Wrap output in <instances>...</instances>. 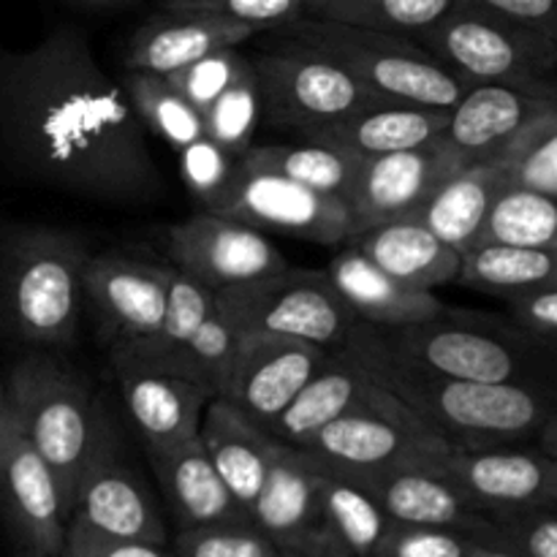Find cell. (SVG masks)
I'll list each match as a JSON object with an SVG mask.
<instances>
[{
  "label": "cell",
  "instance_id": "obj_1",
  "mask_svg": "<svg viewBox=\"0 0 557 557\" xmlns=\"http://www.w3.org/2000/svg\"><path fill=\"white\" fill-rule=\"evenodd\" d=\"M0 161L27 183L107 205H150L163 194L123 87L71 25L36 47H0Z\"/></svg>",
  "mask_w": 557,
  "mask_h": 557
},
{
  "label": "cell",
  "instance_id": "obj_2",
  "mask_svg": "<svg viewBox=\"0 0 557 557\" xmlns=\"http://www.w3.org/2000/svg\"><path fill=\"white\" fill-rule=\"evenodd\" d=\"M370 373L400 397L430 430L460 449H495L536 441L555 413L553 386L484 384L419 370L381 351L370 324H359Z\"/></svg>",
  "mask_w": 557,
  "mask_h": 557
},
{
  "label": "cell",
  "instance_id": "obj_3",
  "mask_svg": "<svg viewBox=\"0 0 557 557\" xmlns=\"http://www.w3.org/2000/svg\"><path fill=\"white\" fill-rule=\"evenodd\" d=\"M5 413L52 471L69 520L87 468L117 435L92 384L69 362L36 348L11 368Z\"/></svg>",
  "mask_w": 557,
  "mask_h": 557
},
{
  "label": "cell",
  "instance_id": "obj_4",
  "mask_svg": "<svg viewBox=\"0 0 557 557\" xmlns=\"http://www.w3.org/2000/svg\"><path fill=\"white\" fill-rule=\"evenodd\" d=\"M85 239L69 228L0 226V337L58 351L76 337Z\"/></svg>",
  "mask_w": 557,
  "mask_h": 557
},
{
  "label": "cell",
  "instance_id": "obj_5",
  "mask_svg": "<svg viewBox=\"0 0 557 557\" xmlns=\"http://www.w3.org/2000/svg\"><path fill=\"white\" fill-rule=\"evenodd\" d=\"M373 330L375 346L400 362L435 375L484 384H544L553 348L539 346L506 315L444 308L428 321Z\"/></svg>",
  "mask_w": 557,
  "mask_h": 557
},
{
  "label": "cell",
  "instance_id": "obj_6",
  "mask_svg": "<svg viewBox=\"0 0 557 557\" xmlns=\"http://www.w3.org/2000/svg\"><path fill=\"white\" fill-rule=\"evenodd\" d=\"M413 38L466 87L500 85L557 103L555 38L473 0H455L441 20Z\"/></svg>",
  "mask_w": 557,
  "mask_h": 557
},
{
  "label": "cell",
  "instance_id": "obj_7",
  "mask_svg": "<svg viewBox=\"0 0 557 557\" xmlns=\"http://www.w3.org/2000/svg\"><path fill=\"white\" fill-rule=\"evenodd\" d=\"M275 36L297 38L324 52L379 101L451 109L468 90L417 38L400 33L299 16L277 27Z\"/></svg>",
  "mask_w": 557,
  "mask_h": 557
},
{
  "label": "cell",
  "instance_id": "obj_8",
  "mask_svg": "<svg viewBox=\"0 0 557 557\" xmlns=\"http://www.w3.org/2000/svg\"><path fill=\"white\" fill-rule=\"evenodd\" d=\"M449 446L400 397L373 379L348 411L310 435L299 449L332 471L362 479L408 462L433 466Z\"/></svg>",
  "mask_w": 557,
  "mask_h": 557
},
{
  "label": "cell",
  "instance_id": "obj_9",
  "mask_svg": "<svg viewBox=\"0 0 557 557\" xmlns=\"http://www.w3.org/2000/svg\"><path fill=\"white\" fill-rule=\"evenodd\" d=\"M277 47L253 54L261 120L310 139L357 109L379 101L319 49L281 36Z\"/></svg>",
  "mask_w": 557,
  "mask_h": 557
},
{
  "label": "cell",
  "instance_id": "obj_10",
  "mask_svg": "<svg viewBox=\"0 0 557 557\" xmlns=\"http://www.w3.org/2000/svg\"><path fill=\"white\" fill-rule=\"evenodd\" d=\"M215 308L243 332L335 348L359 326L326 272L283 267L261 281L215 292Z\"/></svg>",
  "mask_w": 557,
  "mask_h": 557
},
{
  "label": "cell",
  "instance_id": "obj_11",
  "mask_svg": "<svg viewBox=\"0 0 557 557\" xmlns=\"http://www.w3.org/2000/svg\"><path fill=\"white\" fill-rule=\"evenodd\" d=\"M210 212L237 218L259 232H277L321 245H343L354 232L346 199L319 194L243 161Z\"/></svg>",
  "mask_w": 557,
  "mask_h": 557
},
{
  "label": "cell",
  "instance_id": "obj_12",
  "mask_svg": "<svg viewBox=\"0 0 557 557\" xmlns=\"http://www.w3.org/2000/svg\"><path fill=\"white\" fill-rule=\"evenodd\" d=\"M166 248L174 270L194 277L212 294L239 283L261 281L288 267L264 232L237 218L207 210L169 226Z\"/></svg>",
  "mask_w": 557,
  "mask_h": 557
},
{
  "label": "cell",
  "instance_id": "obj_13",
  "mask_svg": "<svg viewBox=\"0 0 557 557\" xmlns=\"http://www.w3.org/2000/svg\"><path fill=\"white\" fill-rule=\"evenodd\" d=\"M0 515L22 557H63L69 520L58 482L9 413L0 435Z\"/></svg>",
  "mask_w": 557,
  "mask_h": 557
},
{
  "label": "cell",
  "instance_id": "obj_14",
  "mask_svg": "<svg viewBox=\"0 0 557 557\" xmlns=\"http://www.w3.org/2000/svg\"><path fill=\"white\" fill-rule=\"evenodd\" d=\"M435 468L482 515L557 506V462L539 449L449 446Z\"/></svg>",
  "mask_w": 557,
  "mask_h": 557
},
{
  "label": "cell",
  "instance_id": "obj_15",
  "mask_svg": "<svg viewBox=\"0 0 557 557\" xmlns=\"http://www.w3.org/2000/svg\"><path fill=\"white\" fill-rule=\"evenodd\" d=\"M65 528L109 542L166 544V522L139 473L120 457V435L87 468Z\"/></svg>",
  "mask_w": 557,
  "mask_h": 557
},
{
  "label": "cell",
  "instance_id": "obj_16",
  "mask_svg": "<svg viewBox=\"0 0 557 557\" xmlns=\"http://www.w3.org/2000/svg\"><path fill=\"white\" fill-rule=\"evenodd\" d=\"M462 166L468 163L438 139L413 150L362 158L346 196L354 223L351 239L368 228L417 212L422 201Z\"/></svg>",
  "mask_w": 557,
  "mask_h": 557
},
{
  "label": "cell",
  "instance_id": "obj_17",
  "mask_svg": "<svg viewBox=\"0 0 557 557\" xmlns=\"http://www.w3.org/2000/svg\"><path fill=\"white\" fill-rule=\"evenodd\" d=\"M324 357L326 348L313 343L243 332L232 373L218 397L270 428L277 413L308 384Z\"/></svg>",
  "mask_w": 557,
  "mask_h": 557
},
{
  "label": "cell",
  "instance_id": "obj_18",
  "mask_svg": "<svg viewBox=\"0 0 557 557\" xmlns=\"http://www.w3.org/2000/svg\"><path fill=\"white\" fill-rule=\"evenodd\" d=\"M172 264L103 253L87 256L82 267V294L92 302L109 343L145 337L166 315Z\"/></svg>",
  "mask_w": 557,
  "mask_h": 557
},
{
  "label": "cell",
  "instance_id": "obj_19",
  "mask_svg": "<svg viewBox=\"0 0 557 557\" xmlns=\"http://www.w3.org/2000/svg\"><path fill=\"white\" fill-rule=\"evenodd\" d=\"M354 482L362 484L397 525L449 528V531L466 533L479 544L490 542V531H493L490 517L473 509L462 498L460 490L435 468V462L433 466L408 462V466L368 473Z\"/></svg>",
  "mask_w": 557,
  "mask_h": 557
},
{
  "label": "cell",
  "instance_id": "obj_20",
  "mask_svg": "<svg viewBox=\"0 0 557 557\" xmlns=\"http://www.w3.org/2000/svg\"><path fill=\"white\" fill-rule=\"evenodd\" d=\"M370 384H373V373H370L368 351H364L357 326L341 346L326 351L308 384L297 392V397L277 413L275 422L267 430L281 444L302 446L324 424L348 411Z\"/></svg>",
  "mask_w": 557,
  "mask_h": 557
},
{
  "label": "cell",
  "instance_id": "obj_21",
  "mask_svg": "<svg viewBox=\"0 0 557 557\" xmlns=\"http://www.w3.org/2000/svg\"><path fill=\"white\" fill-rule=\"evenodd\" d=\"M261 33L259 27L226 16L201 11H161L134 30L123 54L125 71L166 76L205 54L243 41Z\"/></svg>",
  "mask_w": 557,
  "mask_h": 557
},
{
  "label": "cell",
  "instance_id": "obj_22",
  "mask_svg": "<svg viewBox=\"0 0 557 557\" xmlns=\"http://www.w3.org/2000/svg\"><path fill=\"white\" fill-rule=\"evenodd\" d=\"M315 476L319 462L299 446L283 444L261 482L248 520L277 549L310 555L315 533Z\"/></svg>",
  "mask_w": 557,
  "mask_h": 557
},
{
  "label": "cell",
  "instance_id": "obj_23",
  "mask_svg": "<svg viewBox=\"0 0 557 557\" xmlns=\"http://www.w3.org/2000/svg\"><path fill=\"white\" fill-rule=\"evenodd\" d=\"M199 441L221 482L248 517L261 482L275 460L281 441L239 411L234 403L212 397L199 424Z\"/></svg>",
  "mask_w": 557,
  "mask_h": 557
},
{
  "label": "cell",
  "instance_id": "obj_24",
  "mask_svg": "<svg viewBox=\"0 0 557 557\" xmlns=\"http://www.w3.org/2000/svg\"><path fill=\"white\" fill-rule=\"evenodd\" d=\"M389 528L392 520L362 484L319 462L315 533L308 557H375Z\"/></svg>",
  "mask_w": 557,
  "mask_h": 557
},
{
  "label": "cell",
  "instance_id": "obj_25",
  "mask_svg": "<svg viewBox=\"0 0 557 557\" xmlns=\"http://www.w3.org/2000/svg\"><path fill=\"white\" fill-rule=\"evenodd\" d=\"M555 101L525 96L500 85H473L449 109V123L438 141L462 163L493 158L515 139L517 131Z\"/></svg>",
  "mask_w": 557,
  "mask_h": 557
},
{
  "label": "cell",
  "instance_id": "obj_26",
  "mask_svg": "<svg viewBox=\"0 0 557 557\" xmlns=\"http://www.w3.org/2000/svg\"><path fill=\"white\" fill-rule=\"evenodd\" d=\"M125 411L145 451H166L199 435L201 417L215 392L180 375H117Z\"/></svg>",
  "mask_w": 557,
  "mask_h": 557
},
{
  "label": "cell",
  "instance_id": "obj_27",
  "mask_svg": "<svg viewBox=\"0 0 557 557\" xmlns=\"http://www.w3.org/2000/svg\"><path fill=\"white\" fill-rule=\"evenodd\" d=\"M324 272L354 315L379 330L428 321L446 308L433 292H417L392 281L354 243H343Z\"/></svg>",
  "mask_w": 557,
  "mask_h": 557
},
{
  "label": "cell",
  "instance_id": "obj_28",
  "mask_svg": "<svg viewBox=\"0 0 557 557\" xmlns=\"http://www.w3.org/2000/svg\"><path fill=\"white\" fill-rule=\"evenodd\" d=\"M215 305V294L188 277L185 272L172 267V281H169L166 315L161 326L145 337L134 341L112 343V370L114 375H180L185 370V348L190 337L199 330L201 321Z\"/></svg>",
  "mask_w": 557,
  "mask_h": 557
},
{
  "label": "cell",
  "instance_id": "obj_29",
  "mask_svg": "<svg viewBox=\"0 0 557 557\" xmlns=\"http://www.w3.org/2000/svg\"><path fill=\"white\" fill-rule=\"evenodd\" d=\"M161 493L183 528L218 525V522L248 520L237 500L212 468L199 435L166 451H147Z\"/></svg>",
  "mask_w": 557,
  "mask_h": 557
},
{
  "label": "cell",
  "instance_id": "obj_30",
  "mask_svg": "<svg viewBox=\"0 0 557 557\" xmlns=\"http://www.w3.org/2000/svg\"><path fill=\"white\" fill-rule=\"evenodd\" d=\"M446 123H449V109L373 101L302 141H319L359 158H373L430 145L438 139Z\"/></svg>",
  "mask_w": 557,
  "mask_h": 557
},
{
  "label": "cell",
  "instance_id": "obj_31",
  "mask_svg": "<svg viewBox=\"0 0 557 557\" xmlns=\"http://www.w3.org/2000/svg\"><path fill=\"white\" fill-rule=\"evenodd\" d=\"M348 243L357 245L392 281L417 292L455 283L460 270V253L413 218L386 221Z\"/></svg>",
  "mask_w": 557,
  "mask_h": 557
},
{
  "label": "cell",
  "instance_id": "obj_32",
  "mask_svg": "<svg viewBox=\"0 0 557 557\" xmlns=\"http://www.w3.org/2000/svg\"><path fill=\"white\" fill-rule=\"evenodd\" d=\"M504 188L506 183L500 158H484V161L468 163L460 172L451 174L449 180H444L422 201V207L408 218L419 221L435 237L451 245L457 253H462L473 245L490 205Z\"/></svg>",
  "mask_w": 557,
  "mask_h": 557
},
{
  "label": "cell",
  "instance_id": "obj_33",
  "mask_svg": "<svg viewBox=\"0 0 557 557\" xmlns=\"http://www.w3.org/2000/svg\"><path fill=\"white\" fill-rule=\"evenodd\" d=\"M457 281L509 299L533 286L557 281V250L515 248V245H471L460 253Z\"/></svg>",
  "mask_w": 557,
  "mask_h": 557
},
{
  "label": "cell",
  "instance_id": "obj_34",
  "mask_svg": "<svg viewBox=\"0 0 557 557\" xmlns=\"http://www.w3.org/2000/svg\"><path fill=\"white\" fill-rule=\"evenodd\" d=\"M239 161L281 174L319 194L346 199L362 158L319 141H302V145H250Z\"/></svg>",
  "mask_w": 557,
  "mask_h": 557
},
{
  "label": "cell",
  "instance_id": "obj_35",
  "mask_svg": "<svg viewBox=\"0 0 557 557\" xmlns=\"http://www.w3.org/2000/svg\"><path fill=\"white\" fill-rule=\"evenodd\" d=\"M557 250V199L506 185L490 205L473 245Z\"/></svg>",
  "mask_w": 557,
  "mask_h": 557
},
{
  "label": "cell",
  "instance_id": "obj_36",
  "mask_svg": "<svg viewBox=\"0 0 557 557\" xmlns=\"http://www.w3.org/2000/svg\"><path fill=\"white\" fill-rule=\"evenodd\" d=\"M120 82H123L120 87H123L141 128L156 134L174 152L205 136L199 109L190 107L163 76L145 74V71H125Z\"/></svg>",
  "mask_w": 557,
  "mask_h": 557
},
{
  "label": "cell",
  "instance_id": "obj_37",
  "mask_svg": "<svg viewBox=\"0 0 557 557\" xmlns=\"http://www.w3.org/2000/svg\"><path fill=\"white\" fill-rule=\"evenodd\" d=\"M498 158L506 185L557 199V103L528 120Z\"/></svg>",
  "mask_w": 557,
  "mask_h": 557
},
{
  "label": "cell",
  "instance_id": "obj_38",
  "mask_svg": "<svg viewBox=\"0 0 557 557\" xmlns=\"http://www.w3.org/2000/svg\"><path fill=\"white\" fill-rule=\"evenodd\" d=\"M451 3L455 0H313L305 5V16L413 38L441 20Z\"/></svg>",
  "mask_w": 557,
  "mask_h": 557
},
{
  "label": "cell",
  "instance_id": "obj_39",
  "mask_svg": "<svg viewBox=\"0 0 557 557\" xmlns=\"http://www.w3.org/2000/svg\"><path fill=\"white\" fill-rule=\"evenodd\" d=\"M261 120V92L256 71L239 76L234 85H228L210 107L201 112L205 136H210L215 145L232 152L234 158H243L245 150L253 145V134Z\"/></svg>",
  "mask_w": 557,
  "mask_h": 557
},
{
  "label": "cell",
  "instance_id": "obj_40",
  "mask_svg": "<svg viewBox=\"0 0 557 557\" xmlns=\"http://www.w3.org/2000/svg\"><path fill=\"white\" fill-rule=\"evenodd\" d=\"M239 337H243V330L234 326L212 305V310L201 321L199 330L194 332L188 348H185L183 379L207 386V389L215 392V397L221 395L223 384H226L228 373H232L234 357H237Z\"/></svg>",
  "mask_w": 557,
  "mask_h": 557
},
{
  "label": "cell",
  "instance_id": "obj_41",
  "mask_svg": "<svg viewBox=\"0 0 557 557\" xmlns=\"http://www.w3.org/2000/svg\"><path fill=\"white\" fill-rule=\"evenodd\" d=\"M490 517L487 547L504 549L515 557H557L555 506L495 511Z\"/></svg>",
  "mask_w": 557,
  "mask_h": 557
},
{
  "label": "cell",
  "instance_id": "obj_42",
  "mask_svg": "<svg viewBox=\"0 0 557 557\" xmlns=\"http://www.w3.org/2000/svg\"><path fill=\"white\" fill-rule=\"evenodd\" d=\"M281 549L250 520L183 528L174 539V557H275Z\"/></svg>",
  "mask_w": 557,
  "mask_h": 557
},
{
  "label": "cell",
  "instance_id": "obj_43",
  "mask_svg": "<svg viewBox=\"0 0 557 557\" xmlns=\"http://www.w3.org/2000/svg\"><path fill=\"white\" fill-rule=\"evenodd\" d=\"M253 69V60L248 54L239 52L237 47L218 49V52L205 54V58L194 60V63L183 65V69L172 71L163 79L199 112H205L228 85L245 76Z\"/></svg>",
  "mask_w": 557,
  "mask_h": 557
},
{
  "label": "cell",
  "instance_id": "obj_44",
  "mask_svg": "<svg viewBox=\"0 0 557 557\" xmlns=\"http://www.w3.org/2000/svg\"><path fill=\"white\" fill-rule=\"evenodd\" d=\"M177 158L183 185L199 201L201 210L210 212L237 174L239 158L215 145L210 136H199L196 141H190L188 147L177 152Z\"/></svg>",
  "mask_w": 557,
  "mask_h": 557
},
{
  "label": "cell",
  "instance_id": "obj_45",
  "mask_svg": "<svg viewBox=\"0 0 557 557\" xmlns=\"http://www.w3.org/2000/svg\"><path fill=\"white\" fill-rule=\"evenodd\" d=\"M161 11H201L272 30L305 16L302 0H161Z\"/></svg>",
  "mask_w": 557,
  "mask_h": 557
},
{
  "label": "cell",
  "instance_id": "obj_46",
  "mask_svg": "<svg viewBox=\"0 0 557 557\" xmlns=\"http://www.w3.org/2000/svg\"><path fill=\"white\" fill-rule=\"evenodd\" d=\"M473 539L449 528H419L392 522L375 557H471Z\"/></svg>",
  "mask_w": 557,
  "mask_h": 557
},
{
  "label": "cell",
  "instance_id": "obj_47",
  "mask_svg": "<svg viewBox=\"0 0 557 557\" xmlns=\"http://www.w3.org/2000/svg\"><path fill=\"white\" fill-rule=\"evenodd\" d=\"M506 321L539 346L553 348L557 341V281L533 286L504 299Z\"/></svg>",
  "mask_w": 557,
  "mask_h": 557
},
{
  "label": "cell",
  "instance_id": "obj_48",
  "mask_svg": "<svg viewBox=\"0 0 557 557\" xmlns=\"http://www.w3.org/2000/svg\"><path fill=\"white\" fill-rule=\"evenodd\" d=\"M63 557H174L166 544L147 542H109L90 533L65 528Z\"/></svg>",
  "mask_w": 557,
  "mask_h": 557
},
{
  "label": "cell",
  "instance_id": "obj_49",
  "mask_svg": "<svg viewBox=\"0 0 557 557\" xmlns=\"http://www.w3.org/2000/svg\"><path fill=\"white\" fill-rule=\"evenodd\" d=\"M473 3L557 41V0H473Z\"/></svg>",
  "mask_w": 557,
  "mask_h": 557
},
{
  "label": "cell",
  "instance_id": "obj_50",
  "mask_svg": "<svg viewBox=\"0 0 557 557\" xmlns=\"http://www.w3.org/2000/svg\"><path fill=\"white\" fill-rule=\"evenodd\" d=\"M60 3L71 5V9H82V11H114V9H128L134 0H60Z\"/></svg>",
  "mask_w": 557,
  "mask_h": 557
},
{
  "label": "cell",
  "instance_id": "obj_51",
  "mask_svg": "<svg viewBox=\"0 0 557 557\" xmlns=\"http://www.w3.org/2000/svg\"><path fill=\"white\" fill-rule=\"evenodd\" d=\"M471 557H515L509 553H504V549H495V547H487V544H473L471 549Z\"/></svg>",
  "mask_w": 557,
  "mask_h": 557
},
{
  "label": "cell",
  "instance_id": "obj_52",
  "mask_svg": "<svg viewBox=\"0 0 557 557\" xmlns=\"http://www.w3.org/2000/svg\"><path fill=\"white\" fill-rule=\"evenodd\" d=\"M3 428H5V389L0 386V435H3Z\"/></svg>",
  "mask_w": 557,
  "mask_h": 557
},
{
  "label": "cell",
  "instance_id": "obj_53",
  "mask_svg": "<svg viewBox=\"0 0 557 557\" xmlns=\"http://www.w3.org/2000/svg\"><path fill=\"white\" fill-rule=\"evenodd\" d=\"M275 557H302V555H297V553H286V549H281V553H277Z\"/></svg>",
  "mask_w": 557,
  "mask_h": 557
},
{
  "label": "cell",
  "instance_id": "obj_54",
  "mask_svg": "<svg viewBox=\"0 0 557 557\" xmlns=\"http://www.w3.org/2000/svg\"><path fill=\"white\" fill-rule=\"evenodd\" d=\"M302 3H305V5H308V3H313V0H302Z\"/></svg>",
  "mask_w": 557,
  "mask_h": 557
}]
</instances>
